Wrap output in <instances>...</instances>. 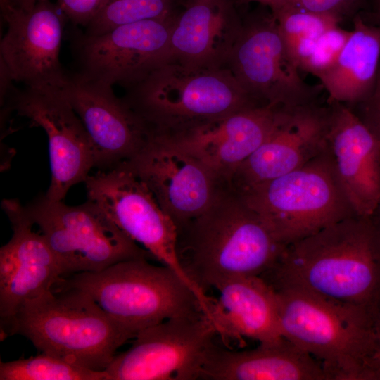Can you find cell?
<instances>
[{
  "label": "cell",
  "mask_w": 380,
  "mask_h": 380,
  "mask_svg": "<svg viewBox=\"0 0 380 380\" xmlns=\"http://www.w3.org/2000/svg\"><path fill=\"white\" fill-rule=\"evenodd\" d=\"M380 316V208L353 215L286 246L261 276Z\"/></svg>",
  "instance_id": "cell-1"
},
{
  "label": "cell",
  "mask_w": 380,
  "mask_h": 380,
  "mask_svg": "<svg viewBox=\"0 0 380 380\" xmlns=\"http://www.w3.org/2000/svg\"><path fill=\"white\" fill-rule=\"evenodd\" d=\"M177 230L179 260L205 291L224 279L262 276L286 247L229 184Z\"/></svg>",
  "instance_id": "cell-2"
},
{
  "label": "cell",
  "mask_w": 380,
  "mask_h": 380,
  "mask_svg": "<svg viewBox=\"0 0 380 380\" xmlns=\"http://www.w3.org/2000/svg\"><path fill=\"white\" fill-rule=\"evenodd\" d=\"M14 334L41 353L96 371H105L117 350L135 337L88 294L62 286L24 305L1 338Z\"/></svg>",
  "instance_id": "cell-3"
},
{
  "label": "cell",
  "mask_w": 380,
  "mask_h": 380,
  "mask_svg": "<svg viewBox=\"0 0 380 380\" xmlns=\"http://www.w3.org/2000/svg\"><path fill=\"white\" fill-rule=\"evenodd\" d=\"M274 289L282 336L318 360L330 380H362L377 352V319L300 288Z\"/></svg>",
  "instance_id": "cell-4"
},
{
  "label": "cell",
  "mask_w": 380,
  "mask_h": 380,
  "mask_svg": "<svg viewBox=\"0 0 380 380\" xmlns=\"http://www.w3.org/2000/svg\"><path fill=\"white\" fill-rule=\"evenodd\" d=\"M131 90L127 101L160 133L182 131L258 105L225 67L169 63Z\"/></svg>",
  "instance_id": "cell-5"
},
{
  "label": "cell",
  "mask_w": 380,
  "mask_h": 380,
  "mask_svg": "<svg viewBox=\"0 0 380 380\" xmlns=\"http://www.w3.org/2000/svg\"><path fill=\"white\" fill-rule=\"evenodd\" d=\"M56 286L86 293L134 336L168 319L203 313L196 296L177 274L147 258L72 274L63 277Z\"/></svg>",
  "instance_id": "cell-6"
},
{
  "label": "cell",
  "mask_w": 380,
  "mask_h": 380,
  "mask_svg": "<svg viewBox=\"0 0 380 380\" xmlns=\"http://www.w3.org/2000/svg\"><path fill=\"white\" fill-rule=\"evenodd\" d=\"M236 191L284 246L356 214L330 148L293 171Z\"/></svg>",
  "instance_id": "cell-7"
},
{
  "label": "cell",
  "mask_w": 380,
  "mask_h": 380,
  "mask_svg": "<svg viewBox=\"0 0 380 380\" xmlns=\"http://www.w3.org/2000/svg\"><path fill=\"white\" fill-rule=\"evenodd\" d=\"M25 208L54 254L63 277L99 272L126 260L153 258L88 199L70 206L44 196Z\"/></svg>",
  "instance_id": "cell-8"
},
{
  "label": "cell",
  "mask_w": 380,
  "mask_h": 380,
  "mask_svg": "<svg viewBox=\"0 0 380 380\" xmlns=\"http://www.w3.org/2000/svg\"><path fill=\"white\" fill-rule=\"evenodd\" d=\"M84 182L87 199L153 258L177 274L206 308L211 296L183 267L177 253V227L146 184L124 163L89 175Z\"/></svg>",
  "instance_id": "cell-9"
},
{
  "label": "cell",
  "mask_w": 380,
  "mask_h": 380,
  "mask_svg": "<svg viewBox=\"0 0 380 380\" xmlns=\"http://www.w3.org/2000/svg\"><path fill=\"white\" fill-rule=\"evenodd\" d=\"M215 336L202 312L170 318L141 331L105 371L110 380L201 379Z\"/></svg>",
  "instance_id": "cell-10"
},
{
  "label": "cell",
  "mask_w": 380,
  "mask_h": 380,
  "mask_svg": "<svg viewBox=\"0 0 380 380\" xmlns=\"http://www.w3.org/2000/svg\"><path fill=\"white\" fill-rule=\"evenodd\" d=\"M224 67L258 105L314 103L317 89L300 77L272 13L242 26Z\"/></svg>",
  "instance_id": "cell-11"
},
{
  "label": "cell",
  "mask_w": 380,
  "mask_h": 380,
  "mask_svg": "<svg viewBox=\"0 0 380 380\" xmlns=\"http://www.w3.org/2000/svg\"><path fill=\"white\" fill-rule=\"evenodd\" d=\"M172 18L126 24L74 42L77 74L110 86L132 88L171 61Z\"/></svg>",
  "instance_id": "cell-12"
},
{
  "label": "cell",
  "mask_w": 380,
  "mask_h": 380,
  "mask_svg": "<svg viewBox=\"0 0 380 380\" xmlns=\"http://www.w3.org/2000/svg\"><path fill=\"white\" fill-rule=\"evenodd\" d=\"M126 166L149 189L177 229L203 213L229 184L164 135L153 132Z\"/></svg>",
  "instance_id": "cell-13"
},
{
  "label": "cell",
  "mask_w": 380,
  "mask_h": 380,
  "mask_svg": "<svg viewBox=\"0 0 380 380\" xmlns=\"http://www.w3.org/2000/svg\"><path fill=\"white\" fill-rule=\"evenodd\" d=\"M10 106L48 137L51 179L45 195L62 201L73 185L84 182L94 167L88 133L63 89H14Z\"/></svg>",
  "instance_id": "cell-14"
},
{
  "label": "cell",
  "mask_w": 380,
  "mask_h": 380,
  "mask_svg": "<svg viewBox=\"0 0 380 380\" xmlns=\"http://www.w3.org/2000/svg\"><path fill=\"white\" fill-rule=\"evenodd\" d=\"M1 207L13 234L0 248L1 333L24 305L51 293L63 279L54 254L25 207L17 199H4Z\"/></svg>",
  "instance_id": "cell-15"
},
{
  "label": "cell",
  "mask_w": 380,
  "mask_h": 380,
  "mask_svg": "<svg viewBox=\"0 0 380 380\" xmlns=\"http://www.w3.org/2000/svg\"><path fill=\"white\" fill-rule=\"evenodd\" d=\"M8 28L0 58L13 80L31 89H63L69 75L60 61L65 15L49 0L24 11L14 6L4 16Z\"/></svg>",
  "instance_id": "cell-16"
},
{
  "label": "cell",
  "mask_w": 380,
  "mask_h": 380,
  "mask_svg": "<svg viewBox=\"0 0 380 380\" xmlns=\"http://www.w3.org/2000/svg\"><path fill=\"white\" fill-rule=\"evenodd\" d=\"M90 138L94 167L113 168L137 154L148 140L151 129L113 87L77 73L69 76L63 89Z\"/></svg>",
  "instance_id": "cell-17"
},
{
  "label": "cell",
  "mask_w": 380,
  "mask_h": 380,
  "mask_svg": "<svg viewBox=\"0 0 380 380\" xmlns=\"http://www.w3.org/2000/svg\"><path fill=\"white\" fill-rule=\"evenodd\" d=\"M329 108L314 103L286 108L264 142L236 170V191L293 171L330 148Z\"/></svg>",
  "instance_id": "cell-18"
},
{
  "label": "cell",
  "mask_w": 380,
  "mask_h": 380,
  "mask_svg": "<svg viewBox=\"0 0 380 380\" xmlns=\"http://www.w3.org/2000/svg\"><path fill=\"white\" fill-rule=\"evenodd\" d=\"M286 107L251 106L219 120L173 133H159L229 183L238 167L264 142Z\"/></svg>",
  "instance_id": "cell-19"
},
{
  "label": "cell",
  "mask_w": 380,
  "mask_h": 380,
  "mask_svg": "<svg viewBox=\"0 0 380 380\" xmlns=\"http://www.w3.org/2000/svg\"><path fill=\"white\" fill-rule=\"evenodd\" d=\"M329 142L340 183L357 215L380 208V139L348 105L332 102Z\"/></svg>",
  "instance_id": "cell-20"
},
{
  "label": "cell",
  "mask_w": 380,
  "mask_h": 380,
  "mask_svg": "<svg viewBox=\"0 0 380 380\" xmlns=\"http://www.w3.org/2000/svg\"><path fill=\"white\" fill-rule=\"evenodd\" d=\"M172 20L171 61L191 68L224 67L241 30L230 0H191Z\"/></svg>",
  "instance_id": "cell-21"
},
{
  "label": "cell",
  "mask_w": 380,
  "mask_h": 380,
  "mask_svg": "<svg viewBox=\"0 0 380 380\" xmlns=\"http://www.w3.org/2000/svg\"><path fill=\"white\" fill-rule=\"evenodd\" d=\"M210 380H330L323 365L285 338L251 350L212 346L201 378Z\"/></svg>",
  "instance_id": "cell-22"
},
{
  "label": "cell",
  "mask_w": 380,
  "mask_h": 380,
  "mask_svg": "<svg viewBox=\"0 0 380 380\" xmlns=\"http://www.w3.org/2000/svg\"><path fill=\"white\" fill-rule=\"evenodd\" d=\"M215 327L224 345L249 338L272 343L281 335L274 289L261 277H237L222 280L213 288Z\"/></svg>",
  "instance_id": "cell-23"
},
{
  "label": "cell",
  "mask_w": 380,
  "mask_h": 380,
  "mask_svg": "<svg viewBox=\"0 0 380 380\" xmlns=\"http://www.w3.org/2000/svg\"><path fill=\"white\" fill-rule=\"evenodd\" d=\"M380 66V26L367 23L361 15L333 66L319 80L328 103L357 106L372 93Z\"/></svg>",
  "instance_id": "cell-24"
},
{
  "label": "cell",
  "mask_w": 380,
  "mask_h": 380,
  "mask_svg": "<svg viewBox=\"0 0 380 380\" xmlns=\"http://www.w3.org/2000/svg\"><path fill=\"white\" fill-rule=\"evenodd\" d=\"M0 380H110L106 371L93 370L56 356H35L0 362Z\"/></svg>",
  "instance_id": "cell-25"
},
{
  "label": "cell",
  "mask_w": 380,
  "mask_h": 380,
  "mask_svg": "<svg viewBox=\"0 0 380 380\" xmlns=\"http://www.w3.org/2000/svg\"><path fill=\"white\" fill-rule=\"evenodd\" d=\"M172 0H109L83 34L96 36L126 24L167 19L172 18Z\"/></svg>",
  "instance_id": "cell-26"
},
{
  "label": "cell",
  "mask_w": 380,
  "mask_h": 380,
  "mask_svg": "<svg viewBox=\"0 0 380 380\" xmlns=\"http://www.w3.org/2000/svg\"><path fill=\"white\" fill-rule=\"evenodd\" d=\"M350 34V30L337 25L287 47L299 70L319 78L335 63Z\"/></svg>",
  "instance_id": "cell-27"
},
{
  "label": "cell",
  "mask_w": 380,
  "mask_h": 380,
  "mask_svg": "<svg viewBox=\"0 0 380 380\" xmlns=\"http://www.w3.org/2000/svg\"><path fill=\"white\" fill-rule=\"evenodd\" d=\"M272 15L287 46L299 40L317 37L339 25L343 19L333 14L288 6Z\"/></svg>",
  "instance_id": "cell-28"
},
{
  "label": "cell",
  "mask_w": 380,
  "mask_h": 380,
  "mask_svg": "<svg viewBox=\"0 0 380 380\" xmlns=\"http://www.w3.org/2000/svg\"><path fill=\"white\" fill-rule=\"evenodd\" d=\"M109 0H58L66 18L75 25L87 27Z\"/></svg>",
  "instance_id": "cell-29"
},
{
  "label": "cell",
  "mask_w": 380,
  "mask_h": 380,
  "mask_svg": "<svg viewBox=\"0 0 380 380\" xmlns=\"http://www.w3.org/2000/svg\"><path fill=\"white\" fill-rule=\"evenodd\" d=\"M364 0H291L285 6L329 13L343 18L355 11ZM283 7V8H284Z\"/></svg>",
  "instance_id": "cell-30"
},
{
  "label": "cell",
  "mask_w": 380,
  "mask_h": 380,
  "mask_svg": "<svg viewBox=\"0 0 380 380\" xmlns=\"http://www.w3.org/2000/svg\"><path fill=\"white\" fill-rule=\"evenodd\" d=\"M357 106L361 113H356L380 139V66L372 93L366 101Z\"/></svg>",
  "instance_id": "cell-31"
},
{
  "label": "cell",
  "mask_w": 380,
  "mask_h": 380,
  "mask_svg": "<svg viewBox=\"0 0 380 380\" xmlns=\"http://www.w3.org/2000/svg\"><path fill=\"white\" fill-rule=\"evenodd\" d=\"M362 380H380V353H376L369 360Z\"/></svg>",
  "instance_id": "cell-32"
},
{
  "label": "cell",
  "mask_w": 380,
  "mask_h": 380,
  "mask_svg": "<svg viewBox=\"0 0 380 380\" xmlns=\"http://www.w3.org/2000/svg\"><path fill=\"white\" fill-rule=\"evenodd\" d=\"M243 3L255 2L268 7L271 13H275L285 6L291 0H239Z\"/></svg>",
  "instance_id": "cell-33"
},
{
  "label": "cell",
  "mask_w": 380,
  "mask_h": 380,
  "mask_svg": "<svg viewBox=\"0 0 380 380\" xmlns=\"http://www.w3.org/2000/svg\"><path fill=\"white\" fill-rule=\"evenodd\" d=\"M42 1L44 0H15V6L24 11H30Z\"/></svg>",
  "instance_id": "cell-34"
},
{
  "label": "cell",
  "mask_w": 380,
  "mask_h": 380,
  "mask_svg": "<svg viewBox=\"0 0 380 380\" xmlns=\"http://www.w3.org/2000/svg\"><path fill=\"white\" fill-rule=\"evenodd\" d=\"M376 338H377V352L380 353V316L376 322Z\"/></svg>",
  "instance_id": "cell-35"
},
{
  "label": "cell",
  "mask_w": 380,
  "mask_h": 380,
  "mask_svg": "<svg viewBox=\"0 0 380 380\" xmlns=\"http://www.w3.org/2000/svg\"><path fill=\"white\" fill-rule=\"evenodd\" d=\"M375 15L380 18V0H372Z\"/></svg>",
  "instance_id": "cell-36"
}]
</instances>
